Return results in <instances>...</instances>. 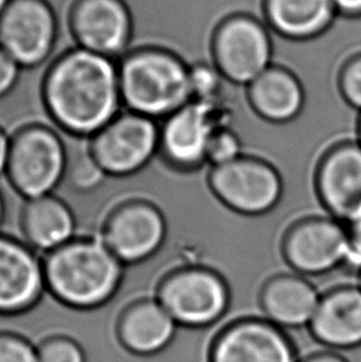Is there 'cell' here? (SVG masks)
I'll return each instance as SVG.
<instances>
[{
  "label": "cell",
  "mask_w": 361,
  "mask_h": 362,
  "mask_svg": "<svg viewBox=\"0 0 361 362\" xmlns=\"http://www.w3.org/2000/svg\"><path fill=\"white\" fill-rule=\"evenodd\" d=\"M42 97L59 130L94 136L124 110L118 59L79 46L64 49L46 71Z\"/></svg>",
  "instance_id": "6da1fadb"
},
{
  "label": "cell",
  "mask_w": 361,
  "mask_h": 362,
  "mask_svg": "<svg viewBox=\"0 0 361 362\" xmlns=\"http://www.w3.org/2000/svg\"><path fill=\"white\" fill-rule=\"evenodd\" d=\"M42 259L50 293L61 303L82 310L109 303L127 276V266L101 235H77Z\"/></svg>",
  "instance_id": "7a4b0ae2"
},
{
  "label": "cell",
  "mask_w": 361,
  "mask_h": 362,
  "mask_svg": "<svg viewBox=\"0 0 361 362\" xmlns=\"http://www.w3.org/2000/svg\"><path fill=\"white\" fill-rule=\"evenodd\" d=\"M122 105L162 122L193 100L190 66L164 47L132 49L118 59Z\"/></svg>",
  "instance_id": "3957f363"
},
{
  "label": "cell",
  "mask_w": 361,
  "mask_h": 362,
  "mask_svg": "<svg viewBox=\"0 0 361 362\" xmlns=\"http://www.w3.org/2000/svg\"><path fill=\"white\" fill-rule=\"evenodd\" d=\"M62 132L46 124L23 127L11 137L5 177L26 201L56 193L67 171Z\"/></svg>",
  "instance_id": "277c9868"
},
{
  "label": "cell",
  "mask_w": 361,
  "mask_h": 362,
  "mask_svg": "<svg viewBox=\"0 0 361 362\" xmlns=\"http://www.w3.org/2000/svg\"><path fill=\"white\" fill-rule=\"evenodd\" d=\"M210 45L215 69L230 83L249 86L273 66L269 26L255 15H231L223 20Z\"/></svg>",
  "instance_id": "5b68a950"
},
{
  "label": "cell",
  "mask_w": 361,
  "mask_h": 362,
  "mask_svg": "<svg viewBox=\"0 0 361 362\" xmlns=\"http://www.w3.org/2000/svg\"><path fill=\"white\" fill-rule=\"evenodd\" d=\"M157 300L180 327L205 328L223 317L229 289L213 269L190 266L172 271L159 282Z\"/></svg>",
  "instance_id": "8992f818"
},
{
  "label": "cell",
  "mask_w": 361,
  "mask_h": 362,
  "mask_svg": "<svg viewBox=\"0 0 361 362\" xmlns=\"http://www.w3.org/2000/svg\"><path fill=\"white\" fill-rule=\"evenodd\" d=\"M91 150L108 177L135 176L160 152V122L124 109L91 137Z\"/></svg>",
  "instance_id": "52a82bcc"
},
{
  "label": "cell",
  "mask_w": 361,
  "mask_h": 362,
  "mask_svg": "<svg viewBox=\"0 0 361 362\" xmlns=\"http://www.w3.org/2000/svg\"><path fill=\"white\" fill-rule=\"evenodd\" d=\"M229 112L219 97L193 99L160 122V153L177 170H195L207 162L210 140L220 127H230Z\"/></svg>",
  "instance_id": "ba28073f"
},
{
  "label": "cell",
  "mask_w": 361,
  "mask_h": 362,
  "mask_svg": "<svg viewBox=\"0 0 361 362\" xmlns=\"http://www.w3.org/2000/svg\"><path fill=\"white\" fill-rule=\"evenodd\" d=\"M214 196L231 211L261 216L277 206L283 185L277 170L256 157L241 156L212 167L208 177Z\"/></svg>",
  "instance_id": "9c48e42d"
},
{
  "label": "cell",
  "mask_w": 361,
  "mask_h": 362,
  "mask_svg": "<svg viewBox=\"0 0 361 362\" xmlns=\"http://www.w3.org/2000/svg\"><path fill=\"white\" fill-rule=\"evenodd\" d=\"M59 23L45 0H10L0 16V47L23 69L54 59Z\"/></svg>",
  "instance_id": "30bf717a"
},
{
  "label": "cell",
  "mask_w": 361,
  "mask_h": 362,
  "mask_svg": "<svg viewBox=\"0 0 361 362\" xmlns=\"http://www.w3.org/2000/svg\"><path fill=\"white\" fill-rule=\"evenodd\" d=\"M99 235L122 264L135 266L152 259L164 246L166 219L152 202L134 198L108 214Z\"/></svg>",
  "instance_id": "8fae6325"
},
{
  "label": "cell",
  "mask_w": 361,
  "mask_h": 362,
  "mask_svg": "<svg viewBox=\"0 0 361 362\" xmlns=\"http://www.w3.org/2000/svg\"><path fill=\"white\" fill-rule=\"evenodd\" d=\"M283 256L298 274L318 276L345 264L350 255L348 226L334 218L298 221L283 239Z\"/></svg>",
  "instance_id": "7c38bea8"
},
{
  "label": "cell",
  "mask_w": 361,
  "mask_h": 362,
  "mask_svg": "<svg viewBox=\"0 0 361 362\" xmlns=\"http://www.w3.org/2000/svg\"><path fill=\"white\" fill-rule=\"evenodd\" d=\"M69 26L82 49L114 59L132 49L134 15L122 0H77Z\"/></svg>",
  "instance_id": "4fadbf2b"
},
{
  "label": "cell",
  "mask_w": 361,
  "mask_h": 362,
  "mask_svg": "<svg viewBox=\"0 0 361 362\" xmlns=\"http://www.w3.org/2000/svg\"><path fill=\"white\" fill-rule=\"evenodd\" d=\"M46 292L42 255L24 241L0 233V314L29 312Z\"/></svg>",
  "instance_id": "5bb4252c"
},
{
  "label": "cell",
  "mask_w": 361,
  "mask_h": 362,
  "mask_svg": "<svg viewBox=\"0 0 361 362\" xmlns=\"http://www.w3.org/2000/svg\"><path fill=\"white\" fill-rule=\"evenodd\" d=\"M316 187L331 216L345 226L361 216L360 142H340L318 165Z\"/></svg>",
  "instance_id": "9a60e30c"
},
{
  "label": "cell",
  "mask_w": 361,
  "mask_h": 362,
  "mask_svg": "<svg viewBox=\"0 0 361 362\" xmlns=\"http://www.w3.org/2000/svg\"><path fill=\"white\" fill-rule=\"evenodd\" d=\"M210 362H297L282 328L263 319H243L215 339Z\"/></svg>",
  "instance_id": "2e32d148"
},
{
  "label": "cell",
  "mask_w": 361,
  "mask_h": 362,
  "mask_svg": "<svg viewBox=\"0 0 361 362\" xmlns=\"http://www.w3.org/2000/svg\"><path fill=\"white\" fill-rule=\"evenodd\" d=\"M21 239L38 254H49L79 235V219L69 202L57 193L25 202Z\"/></svg>",
  "instance_id": "e0dca14e"
},
{
  "label": "cell",
  "mask_w": 361,
  "mask_h": 362,
  "mask_svg": "<svg viewBox=\"0 0 361 362\" xmlns=\"http://www.w3.org/2000/svg\"><path fill=\"white\" fill-rule=\"evenodd\" d=\"M309 328L313 337L329 348L361 345V287H339L324 294Z\"/></svg>",
  "instance_id": "ac0fdd59"
},
{
  "label": "cell",
  "mask_w": 361,
  "mask_h": 362,
  "mask_svg": "<svg viewBox=\"0 0 361 362\" xmlns=\"http://www.w3.org/2000/svg\"><path fill=\"white\" fill-rule=\"evenodd\" d=\"M178 327L156 297H147L124 312L119 322V337L132 353L150 356L171 346Z\"/></svg>",
  "instance_id": "d6986e66"
},
{
  "label": "cell",
  "mask_w": 361,
  "mask_h": 362,
  "mask_svg": "<svg viewBox=\"0 0 361 362\" xmlns=\"http://www.w3.org/2000/svg\"><path fill=\"white\" fill-rule=\"evenodd\" d=\"M338 16L332 0H265L263 20L275 34L309 41L324 34Z\"/></svg>",
  "instance_id": "ffe728a7"
},
{
  "label": "cell",
  "mask_w": 361,
  "mask_h": 362,
  "mask_svg": "<svg viewBox=\"0 0 361 362\" xmlns=\"http://www.w3.org/2000/svg\"><path fill=\"white\" fill-rule=\"evenodd\" d=\"M260 299L268 320L280 328L292 329L309 325L321 297L302 276L280 274L268 281Z\"/></svg>",
  "instance_id": "44dd1931"
},
{
  "label": "cell",
  "mask_w": 361,
  "mask_h": 362,
  "mask_svg": "<svg viewBox=\"0 0 361 362\" xmlns=\"http://www.w3.org/2000/svg\"><path fill=\"white\" fill-rule=\"evenodd\" d=\"M248 98L255 113L273 124H285L297 118L306 99L299 79L291 71L276 64L248 86Z\"/></svg>",
  "instance_id": "7402d4cb"
},
{
  "label": "cell",
  "mask_w": 361,
  "mask_h": 362,
  "mask_svg": "<svg viewBox=\"0 0 361 362\" xmlns=\"http://www.w3.org/2000/svg\"><path fill=\"white\" fill-rule=\"evenodd\" d=\"M62 136L69 158L64 183L77 194H89L99 189L109 177L93 156L91 137L74 136L66 132H62Z\"/></svg>",
  "instance_id": "603a6c76"
},
{
  "label": "cell",
  "mask_w": 361,
  "mask_h": 362,
  "mask_svg": "<svg viewBox=\"0 0 361 362\" xmlns=\"http://www.w3.org/2000/svg\"><path fill=\"white\" fill-rule=\"evenodd\" d=\"M243 145L236 132L230 127H220L210 140L207 162L212 167L220 166L243 155Z\"/></svg>",
  "instance_id": "cb8c5ba5"
},
{
  "label": "cell",
  "mask_w": 361,
  "mask_h": 362,
  "mask_svg": "<svg viewBox=\"0 0 361 362\" xmlns=\"http://www.w3.org/2000/svg\"><path fill=\"white\" fill-rule=\"evenodd\" d=\"M223 76L214 64L198 62L190 66V82L193 99H214L219 97L223 86Z\"/></svg>",
  "instance_id": "d4e9b609"
},
{
  "label": "cell",
  "mask_w": 361,
  "mask_h": 362,
  "mask_svg": "<svg viewBox=\"0 0 361 362\" xmlns=\"http://www.w3.org/2000/svg\"><path fill=\"white\" fill-rule=\"evenodd\" d=\"M38 351L40 362H87L82 346L64 337L46 340L40 345Z\"/></svg>",
  "instance_id": "484cf974"
},
{
  "label": "cell",
  "mask_w": 361,
  "mask_h": 362,
  "mask_svg": "<svg viewBox=\"0 0 361 362\" xmlns=\"http://www.w3.org/2000/svg\"><path fill=\"white\" fill-rule=\"evenodd\" d=\"M339 89L344 100L361 113V54L343 66L339 74Z\"/></svg>",
  "instance_id": "4316f807"
},
{
  "label": "cell",
  "mask_w": 361,
  "mask_h": 362,
  "mask_svg": "<svg viewBox=\"0 0 361 362\" xmlns=\"http://www.w3.org/2000/svg\"><path fill=\"white\" fill-rule=\"evenodd\" d=\"M0 362H40L34 344L15 334H0Z\"/></svg>",
  "instance_id": "83f0119b"
},
{
  "label": "cell",
  "mask_w": 361,
  "mask_h": 362,
  "mask_svg": "<svg viewBox=\"0 0 361 362\" xmlns=\"http://www.w3.org/2000/svg\"><path fill=\"white\" fill-rule=\"evenodd\" d=\"M21 74L23 69L0 47V99L16 87Z\"/></svg>",
  "instance_id": "f1b7e54d"
},
{
  "label": "cell",
  "mask_w": 361,
  "mask_h": 362,
  "mask_svg": "<svg viewBox=\"0 0 361 362\" xmlns=\"http://www.w3.org/2000/svg\"><path fill=\"white\" fill-rule=\"evenodd\" d=\"M347 226L350 238V255L347 264L360 269L361 272V216Z\"/></svg>",
  "instance_id": "f546056e"
},
{
  "label": "cell",
  "mask_w": 361,
  "mask_h": 362,
  "mask_svg": "<svg viewBox=\"0 0 361 362\" xmlns=\"http://www.w3.org/2000/svg\"><path fill=\"white\" fill-rule=\"evenodd\" d=\"M338 15L349 19L361 18V0H332Z\"/></svg>",
  "instance_id": "4dcf8cb0"
},
{
  "label": "cell",
  "mask_w": 361,
  "mask_h": 362,
  "mask_svg": "<svg viewBox=\"0 0 361 362\" xmlns=\"http://www.w3.org/2000/svg\"><path fill=\"white\" fill-rule=\"evenodd\" d=\"M10 142L11 137L9 134L5 132L4 129L0 127V178L5 176L6 166H8V158H9Z\"/></svg>",
  "instance_id": "1f68e13d"
},
{
  "label": "cell",
  "mask_w": 361,
  "mask_h": 362,
  "mask_svg": "<svg viewBox=\"0 0 361 362\" xmlns=\"http://www.w3.org/2000/svg\"><path fill=\"white\" fill-rule=\"evenodd\" d=\"M303 362H348L345 358L339 356L338 354L321 353L313 355Z\"/></svg>",
  "instance_id": "d6a6232c"
},
{
  "label": "cell",
  "mask_w": 361,
  "mask_h": 362,
  "mask_svg": "<svg viewBox=\"0 0 361 362\" xmlns=\"http://www.w3.org/2000/svg\"><path fill=\"white\" fill-rule=\"evenodd\" d=\"M5 221H6V202H5L4 193L0 186V233L4 230Z\"/></svg>",
  "instance_id": "836d02e7"
},
{
  "label": "cell",
  "mask_w": 361,
  "mask_h": 362,
  "mask_svg": "<svg viewBox=\"0 0 361 362\" xmlns=\"http://www.w3.org/2000/svg\"><path fill=\"white\" fill-rule=\"evenodd\" d=\"M10 0H0V16L3 15L5 9H6V6L9 5Z\"/></svg>",
  "instance_id": "e575fe53"
},
{
  "label": "cell",
  "mask_w": 361,
  "mask_h": 362,
  "mask_svg": "<svg viewBox=\"0 0 361 362\" xmlns=\"http://www.w3.org/2000/svg\"><path fill=\"white\" fill-rule=\"evenodd\" d=\"M357 132H359V142H360L361 145V113L360 118H359V125H357Z\"/></svg>",
  "instance_id": "d590c367"
},
{
  "label": "cell",
  "mask_w": 361,
  "mask_h": 362,
  "mask_svg": "<svg viewBox=\"0 0 361 362\" xmlns=\"http://www.w3.org/2000/svg\"><path fill=\"white\" fill-rule=\"evenodd\" d=\"M127 272H129V271H127ZM129 274H130V272H129ZM152 296H154V294H152ZM152 296H151V297H152ZM139 358H140V355H139ZM139 358H137V362H139Z\"/></svg>",
  "instance_id": "8d00e7d4"
},
{
  "label": "cell",
  "mask_w": 361,
  "mask_h": 362,
  "mask_svg": "<svg viewBox=\"0 0 361 362\" xmlns=\"http://www.w3.org/2000/svg\"><path fill=\"white\" fill-rule=\"evenodd\" d=\"M360 287H361V279H360Z\"/></svg>",
  "instance_id": "74e56055"
}]
</instances>
